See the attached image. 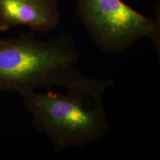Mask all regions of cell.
Segmentation results:
<instances>
[{"mask_svg": "<svg viewBox=\"0 0 160 160\" xmlns=\"http://www.w3.org/2000/svg\"><path fill=\"white\" fill-rule=\"evenodd\" d=\"M72 38L61 34L47 41L33 33L0 38V90L20 95L40 87L67 90L92 86L98 78L81 74Z\"/></svg>", "mask_w": 160, "mask_h": 160, "instance_id": "cell-1", "label": "cell"}, {"mask_svg": "<svg viewBox=\"0 0 160 160\" xmlns=\"http://www.w3.org/2000/svg\"><path fill=\"white\" fill-rule=\"evenodd\" d=\"M113 83L102 79L63 94L32 91L21 96L36 129L49 139L54 151L61 152L85 147L106 135L110 125L103 94Z\"/></svg>", "mask_w": 160, "mask_h": 160, "instance_id": "cell-2", "label": "cell"}, {"mask_svg": "<svg viewBox=\"0 0 160 160\" xmlns=\"http://www.w3.org/2000/svg\"><path fill=\"white\" fill-rule=\"evenodd\" d=\"M77 12L102 51L119 54L136 41L149 38L160 49V20L135 11L121 0H78Z\"/></svg>", "mask_w": 160, "mask_h": 160, "instance_id": "cell-3", "label": "cell"}, {"mask_svg": "<svg viewBox=\"0 0 160 160\" xmlns=\"http://www.w3.org/2000/svg\"><path fill=\"white\" fill-rule=\"evenodd\" d=\"M55 0H0V30L24 25L33 31L46 33L59 24Z\"/></svg>", "mask_w": 160, "mask_h": 160, "instance_id": "cell-4", "label": "cell"}]
</instances>
